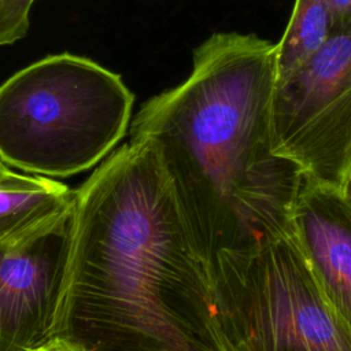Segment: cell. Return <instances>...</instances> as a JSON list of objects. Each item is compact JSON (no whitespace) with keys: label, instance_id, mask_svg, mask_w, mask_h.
<instances>
[{"label":"cell","instance_id":"obj_1","mask_svg":"<svg viewBox=\"0 0 351 351\" xmlns=\"http://www.w3.org/2000/svg\"><path fill=\"white\" fill-rule=\"evenodd\" d=\"M74 192L52 339L82 351H229L154 145L130 138Z\"/></svg>","mask_w":351,"mask_h":351},{"label":"cell","instance_id":"obj_2","mask_svg":"<svg viewBox=\"0 0 351 351\" xmlns=\"http://www.w3.org/2000/svg\"><path fill=\"white\" fill-rule=\"evenodd\" d=\"M276 44L254 33H214L195 48L180 85L148 99L130 138L148 140L171 184L200 258L292 234L306 180L271 151Z\"/></svg>","mask_w":351,"mask_h":351},{"label":"cell","instance_id":"obj_3","mask_svg":"<svg viewBox=\"0 0 351 351\" xmlns=\"http://www.w3.org/2000/svg\"><path fill=\"white\" fill-rule=\"evenodd\" d=\"M134 95L121 75L78 55L40 59L0 85V159L41 177H70L125 136Z\"/></svg>","mask_w":351,"mask_h":351},{"label":"cell","instance_id":"obj_4","mask_svg":"<svg viewBox=\"0 0 351 351\" xmlns=\"http://www.w3.org/2000/svg\"><path fill=\"white\" fill-rule=\"evenodd\" d=\"M208 273L229 351H351V328L326 302L293 233L219 252Z\"/></svg>","mask_w":351,"mask_h":351},{"label":"cell","instance_id":"obj_5","mask_svg":"<svg viewBox=\"0 0 351 351\" xmlns=\"http://www.w3.org/2000/svg\"><path fill=\"white\" fill-rule=\"evenodd\" d=\"M271 151L315 184L341 189L351 166V30H335L271 96Z\"/></svg>","mask_w":351,"mask_h":351},{"label":"cell","instance_id":"obj_6","mask_svg":"<svg viewBox=\"0 0 351 351\" xmlns=\"http://www.w3.org/2000/svg\"><path fill=\"white\" fill-rule=\"evenodd\" d=\"M74 200L37 226L0 239V351L52 339L73 229Z\"/></svg>","mask_w":351,"mask_h":351},{"label":"cell","instance_id":"obj_7","mask_svg":"<svg viewBox=\"0 0 351 351\" xmlns=\"http://www.w3.org/2000/svg\"><path fill=\"white\" fill-rule=\"evenodd\" d=\"M292 233L326 302L351 328V206L339 189L306 178Z\"/></svg>","mask_w":351,"mask_h":351},{"label":"cell","instance_id":"obj_8","mask_svg":"<svg viewBox=\"0 0 351 351\" xmlns=\"http://www.w3.org/2000/svg\"><path fill=\"white\" fill-rule=\"evenodd\" d=\"M67 185L41 176H23L0 185V239L23 233L74 200Z\"/></svg>","mask_w":351,"mask_h":351},{"label":"cell","instance_id":"obj_9","mask_svg":"<svg viewBox=\"0 0 351 351\" xmlns=\"http://www.w3.org/2000/svg\"><path fill=\"white\" fill-rule=\"evenodd\" d=\"M333 32L335 22L326 0H296L287 29L276 44L277 80L306 63Z\"/></svg>","mask_w":351,"mask_h":351},{"label":"cell","instance_id":"obj_10","mask_svg":"<svg viewBox=\"0 0 351 351\" xmlns=\"http://www.w3.org/2000/svg\"><path fill=\"white\" fill-rule=\"evenodd\" d=\"M34 0H0V45L22 38L29 27Z\"/></svg>","mask_w":351,"mask_h":351},{"label":"cell","instance_id":"obj_11","mask_svg":"<svg viewBox=\"0 0 351 351\" xmlns=\"http://www.w3.org/2000/svg\"><path fill=\"white\" fill-rule=\"evenodd\" d=\"M333 16L335 30H351V0H326Z\"/></svg>","mask_w":351,"mask_h":351},{"label":"cell","instance_id":"obj_12","mask_svg":"<svg viewBox=\"0 0 351 351\" xmlns=\"http://www.w3.org/2000/svg\"><path fill=\"white\" fill-rule=\"evenodd\" d=\"M30 351H82V350H80L78 347L67 343L66 340L53 337V339L48 340L47 343H44L43 346H40L37 348H33Z\"/></svg>","mask_w":351,"mask_h":351},{"label":"cell","instance_id":"obj_13","mask_svg":"<svg viewBox=\"0 0 351 351\" xmlns=\"http://www.w3.org/2000/svg\"><path fill=\"white\" fill-rule=\"evenodd\" d=\"M16 177H18V173L10 170V169L7 167V165L0 159V185L7 184V182H11V181H14Z\"/></svg>","mask_w":351,"mask_h":351},{"label":"cell","instance_id":"obj_14","mask_svg":"<svg viewBox=\"0 0 351 351\" xmlns=\"http://www.w3.org/2000/svg\"><path fill=\"white\" fill-rule=\"evenodd\" d=\"M343 197L347 200V203L351 206V166L344 177V181H343V185H341V189H340Z\"/></svg>","mask_w":351,"mask_h":351}]
</instances>
